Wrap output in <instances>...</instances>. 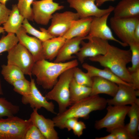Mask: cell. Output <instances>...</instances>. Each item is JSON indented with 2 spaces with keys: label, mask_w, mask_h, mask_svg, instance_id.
<instances>
[{
  "label": "cell",
  "mask_w": 139,
  "mask_h": 139,
  "mask_svg": "<svg viewBox=\"0 0 139 139\" xmlns=\"http://www.w3.org/2000/svg\"><path fill=\"white\" fill-rule=\"evenodd\" d=\"M82 67L87 71V73L91 77L95 76L100 77L117 84H124L132 85L122 80L108 68L105 67L103 69H101L86 63H83Z\"/></svg>",
  "instance_id": "23"
},
{
  "label": "cell",
  "mask_w": 139,
  "mask_h": 139,
  "mask_svg": "<svg viewBox=\"0 0 139 139\" xmlns=\"http://www.w3.org/2000/svg\"><path fill=\"white\" fill-rule=\"evenodd\" d=\"M34 0H19L17 5L20 14L24 19L33 21V14L31 5Z\"/></svg>",
  "instance_id": "31"
},
{
  "label": "cell",
  "mask_w": 139,
  "mask_h": 139,
  "mask_svg": "<svg viewBox=\"0 0 139 139\" xmlns=\"http://www.w3.org/2000/svg\"><path fill=\"white\" fill-rule=\"evenodd\" d=\"M96 0H67L70 7L76 10L80 19L100 17L113 11L114 7L111 5L106 9L99 8L95 4Z\"/></svg>",
  "instance_id": "11"
},
{
  "label": "cell",
  "mask_w": 139,
  "mask_h": 139,
  "mask_svg": "<svg viewBox=\"0 0 139 139\" xmlns=\"http://www.w3.org/2000/svg\"><path fill=\"white\" fill-rule=\"evenodd\" d=\"M24 139H46L38 128L32 124L27 131Z\"/></svg>",
  "instance_id": "36"
},
{
  "label": "cell",
  "mask_w": 139,
  "mask_h": 139,
  "mask_svg": "<svg viewBox=\"0 0 139 139\" xmlns=\"http://www.w3.org/2000/svg\"><path fill=\"white\" fill-rule=\"evenodd\" d=\"M107 104V99L98 95H90L73 104L63 112L57 114L52 119L55 127L64 129V123L67 119L71 118H86L91 112L103 110Z\"/></svg>",
  "instance_id": "3"
},
{
  "label": "cell",
  "mask_w": 139,
  "mask_h": 139,
  "mask_svg": "<svg viewBox=\"0 0 139 139\" xmlns=\"http://www.w3.org/2000/svg\"><path fill=\"white\" fill-rule=\"evenodd\" d=\"M32 124L29 118L24 120L14 116L0 119V139H24Z\"/></svg>",
  "instance_id": "5"
},
{
  "label": "cell",
  "mask_w": 139,
  "mask_h": 139,
  "mask_svg": "<svg viewBox=\"0 0 139 139\" xmlns=\"http://www.w3.org/2000/svg\"><path fill=\"white\" fill-rule=\"evenodd\" d=\"M73 68L63 73L56 84L45 96L47 100H53L57 102L58 106V113L63 112L72 105L70 86L73 78Z\"/></svg>",
  "instance_id": "4"
},
{
  "label": "cell",
  "mask_w": 139,
  "mask_h": 139,
  "mask_svg": "<svg viewBox=\"0 0 139 139\" xmlns=\"http://www.w3.org/2000/svg\"><path fill=\"white\" fill-rule=\"evenodd\" d=\"M31 91L30 93L26 96H22L21 102L24 105L29 104L33 109L38 110L43 108L48 111L57 114L55 112V106L52 102H48L45 97L44 96L37 87L34 79L31 78Z\"/></svg>",
  "instance_id": "15"
},
{
  "label": "cell",
  "mask_w": 139,
  "mask_h": 139,
  "mask_svg": "<svg viewBox=\"0 0 139 139\" xmlns=\"http://www.w3.org/2000/svg\"><path fill=\"white\" fill-rule=\"evenodd\" d=\"M11 12V10L7 8L5 5L0 2V25L6 21Z\"/></svg>",
  "instance_id": "37"
},
{
  "label": "cell",
  "mask_w": 139,
  "mask_h": 139,
  "mask_svg": "<svg viewBox=\"0 0 139 139\" xmlns=\"http://www.w3.org/2000/svg\"><path fill=\"white\" fill-rule=\"evenodd\" d=\"M78 118H71L67 119L65 121L63 125V128H66L68 131L72 130Z\"/></svg>",
  "instance_id": "40"
},
{
  "label": "cell",
  "mask_w": 139,
  "mask_h": 139,
  "mask_svg": "<svg viewBox=\"0 0 139 139\" xmlns=\"http://www.w3.org/2000/svg\"><path fill=\"white\" fill-rule=\"evenodd\" d=\"M93 17L80 18L73 21L69 30L63 37L66 39L76 37H85L89 33Z\"/></svg>",
  "instance_id": "20"
},
{
  "label": "cell",
  "mask_w": 139,
  "mask_h": 139,
  "mask_svg": "<svg viewBox=\"0 0 139 139\" xmlns=\"http://www.w3.org/2000/svg\"><path fill=\"white\" fill-rule=\"evenodd\" d=\"M131 53L132 65L127 68L129 73H132L139 69V44L134 42L129 45Z\"/></svg>",
  "instance_id": "34"
},
{
  "label": "cell",
  "mask_w": 139,
  "mask_h": 139,
  "mask_svg": "<svg viewBox=\"0 0 139 139\" xmlns=\"http://www.w3.org/2000/svg\"><path fill=\"white\" fill-rule=\"evenodd\" d=\"M54 0L34 1L32 4L33 20L38 24L47 25L51 19L53 14L57 11L63 9Z\"/></svg>",
  "instance_id": "10"
},
{
  "label": "cell",
  "mask_w": 139,
  "mask_h": 139,
  "mask_svg": "<svg viewBox=\"0 0 139 139\" xmlns=\"http://www.w3.org/2000/svg\"><path fill=\"white\" fill-rule=\"evenodd\" d=\"M85 39V37H76L66 39L65 43L59 51L54 62L56 63L64 62L75 57L73 56L79 51L80 46L82 40Z\"/></svg>",
  "instance_id": "18"
},
{
  "label": "cell",
  "mask_w": 139,
  "mask_h": 139,
  "mask_svg": "<svg viewBox=\"0 0 139 139\" xmlns=\"http://www.w3.org/2000/svg\"><path fill=\"white\" fill-rule=\"evenodd\" d=\"M78 64L76 59L68 62L56 63L43 59L35 63L31 73L32 75L36 77L38 85L44 89L51 90L63 73L77 66Z\"/></svg>",
  "instance_id": "2"
},
{
  "label": "cell",
  "mask_w": 139,
  "mask_h": 139,
  "mask_svg": "<svg viewBox=\"0 0 139 139\" xmlns=\"http://www.w3.org/2000/svg\"><path fill=\"white\" fill-rule=\"evenodd\" d=\"M111 13L106 14L100 17H93L90 30L85 39L95 37L108 40L114 41L123 47L128 45L116 38L113 35L112 31L107 24V21Z\"/></svg>",
  "instance_id": "13"
},
{
  "label": "cell",
  "mask_w": 139,
  "mask_h": 139,
  "mask_svg": "<svg viewBox=\"0 0 139 139\" xmlns=\"http://www.w3.org/2000/svg\"><path fill=\"white\" fill-rule=\"evenodd\" d=\"M13 90L22 95L26 96L30 93L31 91V83L25 78L17 80L12 84Z\"/></svg>",
  "instance_id": "33"
},
{
  "label": "cell",
  "mask_w": 139,
  "mask_h": 139,
  "mask_svg": "<svg viewBox=\"0 0 139 139\" xmlns=\"http://www.w3.org/2000/svg\"><path fill=\"white\" fill-rule=\"evenodd\" d=\"M87 39L88 41L86 42L82 41V47L75 54L81 64L83 63L86 57L105 54L109 45L107 40L97 37H92Z\"/></svg>",
  "instance_id": "12"
},
{
  "label": "cell",
  "mask_w": 139,
  "mask_h": 139,
  "mask_svg": "<svg viewBox=\"0 0 139 139\" xmlns=\"http://www.w3.org/2000/svg\"><path fill=\"white\" fill-rule=\"evenodd\" d=\"M79 19L77 13L71 11L55 13L53 15L47 31L54 37L63 36L70 28L72 22Z\"/></svg>",
  "instance_id": "9"
},
{
  "label": "cell",
  "mask_w": 139,
  "mask_h": 139,
  "mask_svg": "<svg viewBox=\"0 0 139 139\" xmlns=\"http://www.w3.org/2000/svg\"><path fill=\"white\" fill-rule=\"evenodd\" d=\"M66 39L63 36L53 38L42 42L44 58L51 61L55 59Z\"/></svg>",
  "instance_id": "22"
},
{
  "label": "cell",
  "mask_w": 139,
  "mask_h": 139,
  "mask_svg": "<svg viewBox=\"0 0 139 139\" xmlns=\"http://www.w3.org/2000/svg\"><path fill=\"white\" fill-rule=\"evenodd\" d=\"M22 26L27 33L34 36L42 42L54 37L49 34L47 30L44 28H40L41 31L35 29L31 25L26 19H24Z\"/></svg>",
  "instance_id": "28"
},
{
  "label": "cell",
  "mask_w": 139,
  "mask_h": 139,
  "mask_svg": "<svg viewBox=\"0 0 139 139\" xmlns=\"http://www.w3.org/2000/svg\"><path fill=\"white\" fill-rule=\"evenodd\" d=\"M110 134L106 136L101 137H97L96 139H116L114 135L112 133H110Z\"/></svg>",
  "instance_id": "42"
},
{
  "label": "cell",
  "mask_w": 139,
  "mask_h": 139,
  "mask_svg": "<svg viewBox=\"0 0 139 139\" xmlns=\"http://www.w3.org/2000/svg\"><path fill=\"white\" fill-rule=\"evenodd\" d=\"M8 0H0V2L2 4L5 5L6 2Z\"/></svg>",
  "instance_id": "45"
},
{
  "label": "cell",
  "mask_w": 139,
  "mask_h": 139,
  "mask_svg": "<svg viewBox=\"0 0 139 139\" xmlns=\"http://www.w3.org/2000/svg\"><path fill=\"white\" fill-rule=\"evenodd\" d=\"M19 110V106L13 104L5 98L0 97V119L15 116Z\"/></svg>",
  "instance_id": "29"
},
{
  "label": "cell",
  "mask_w": 139,
  "mask_h": 139,
  "mask_svg": "<svg viewBox=\"0 0 139 139\" xmlns=\"http://www.w3.org/2000/svg\"><path fill=\"white\" fill-rule=\"evenodd\" d=\"M131 105L127 114L130 118L129 122L125 127L132 139H138L139 138V105L134 103Z\"/></svg>",
  "instance_id": "25"
},
{
  "label": "cell",
  "mask_w": 139,
  "mask_h": 139,
  "mask_svg": "<svg viewBox=\"0 0 139 139\" xmlns=\"http://www.w3.org/2000/svg\"><path fill=\"white\" fill-rule=\"evenodd\" d=\"M139 17L126 18L111 17L110 19L111 28L121 41L129 46L134 42L133 33Z\"/></svg>",
  "instance_id": "8"
},
{
  "label": "cell",
  "mask_w": 139,
  "mask_h": 139,
  "mask_svg": "<svg viewBox=\"0 0 139 139\" xmlns=\"http://www.w3.org/2000/svg\"><path fill=\"white\" fill-rule=\"evenodd\" d=\"M118 89L112 98L107 99L108 105L124 106L135 103L139 105V91L136 90L131 84H119Z\"/></svg>",
  "instance_id": "14"
},
{
  "label": "cell",
  "mask_w": 139,
  "mask_h": 139,
  "mask_svg": "<svg viewBox=\"0 0 139 139\" xmlns=\"http://www.w3.org/2000/svg\"><path fill=\"white\" fill-rule=\"evenodd\" d=\"M38 110L34 109L30 119L33 124L39 129L46 139H58L57 132L55 129V125L52 119L45 118L38 114Z\"/></svg>",
  "instance_id": "17"
},
{
  "label": "cell",
  "mask_w": 139,
  "mask_h": 139,
  "mask_svg": "<svg viewBox=\"0 0 139 139\" xmlns=\"http://www.w3.org/2000/svg\"><path fill=\"white\" fill-rule=\"evenodd\" d=\"M8 52L7 64L17 67L24 75L31 78L32 70L35 62L28 50L19 42Z\"/></svg>",
  "instance_id": "6"
},
{
  "label": "cell",
  "mask_w": 139,
  "mask_h": 139,
  "mask_svg": "<svg viewBox=\"0 0 139 139\" xmlns=\"http://www.w3.org/2000/svg\"><path fill=\"white\" fill-rule=\"evenodd\" d=\"M5 31L3 27L0 26V34L4 33Z\"/></svg>",
  "instance_id": "46"
},
{
  "label": "cell",
  "mask_w": 139,
  "mask_h": 139,
  "mask_svg": "<svg viewBox=\"0 0 139 139\" xmlns=\"http://www.w3.org/2000/svg\"><path fill=\"white\" fill-rule=\"evenodd\" d=\"M18 42V40L15 34L8 33L6 36L2 37L0 40V54L4 52H8Z\"/></svg>",
  "instance_id": "32"
},
{
  "label": "cell",
  "mask_w": 139,
  "mask_h": 139,
  "mask_svg": "<svg viewBox=\"0 0 139 139\" xmlns=\"http://www.w3.org/2000/svg\"><path fill=\"white\" fill-rule=\"evenodd\" d=\"M11 13L6 21L3 24L5 31L15 34L22 26L24 18L20 14L16 4L12 5Z\"/></svg>",
  "instance_id": "24"
},
{
  "label": "cell",
  "mask_w": 139,
  "mask_h": 139,
  "mask_svg": "<svg viewBox=\"0 0 139 139\" xmlns=\"http://www.w3.org/2000/svg\"><path fill=\"white\" fill-rule=\"evenodd\" d=\"M1 67L2 74L5 80L11 85L17 80L25 78L23 72L16 66L3 64Z\"/></svg>",
  "instance_id": "27"
},
{
  "label": "cell",
  "mask_w": 139,
  "mask_h": 139,
  "mask_svg": "<svg viewBox=\"0 0 139 139\" xmlns=\"http://www.w3.org/2000/svg\"><path fill=\"white\" fill-rule=\"evenodd\" d=\"M92 83L91 96L105 94L113 97L118 89V84L103 78L97 76L92 77Z\"/></svg>",
  "instance_id": "21"
},
{
  "label": "cell",
  "mask_w": 139,
  "mask_h": 139,
  "mask_svg": "<svg viewBox=\"0 0 139 139\" xmlns=\"http://www.w3.org/2000/svg\"><path fill=\"white\" fill-rule=\"evenodd\" d=\"M134 42L139 44V18L138 19L135 26L133 33Z\"/></svg>",
  "instance_id": "41"
},
{
  "label": "cell",
  "mask_w": 139,
  "mask_h": 139,
  "mask_svg": "<svg viewBox=\"0 0 139 139\" xmlns=\"http://www.w3.org/2000/svg\"><path fill=\"white\" fill-rule=\"evenodd\" d=\"M15 34L19 42L30 52L35 62L44 59L42 42L41 40L35 37H30L28 35L25 29L22 26Z\"/></svg>",
  "instance_id": "16"
},
{
  "label": "cell",
  "mask_w": 139,
  "mask_h": 139,
  "mask_svg": "<svg viewBox=\"0 0 139 139\" xmlns=\"http://www.w3.org/2000/svg\"><path fill=\"white\" fill-rule=\"evenodd\" d=\"M70 101L72 105L90 96L91 88V87L78 84L73 77L70 84Z\"/></svg>",
  "instance_id": "26"
},
{
  "label": "cell",
  "mask_w": 139,
  "mask_h": 139,
  "mask_svg": "<svg viewBox=\"0 0 139 139\" xmlns=\"http://www.w3.org/2000/svg\"><path fill=\"white\" fill-rule=\"evenodd\" d=\"M131 55L130 49H122L109 44L105 54L89 59L92 62L99 63L104 67L109 68L122 80L132 84L130 74L126 66L131 62Z\"/></svg>",
  "instance_id": "1"
},
{
  "label": "cell",
  "mask_w": 139,
  "mask_h": 139,
  "mask_svg": "<svg viewBox=\"0 0 139 139\" xmlns=\"http://www.w3.org/2000/svg\"><path fill=\"white\" fill-rule=\"evenodd\" d=\"M3 93L2 88L1 81L0 79V95H3Z\"/></svg>",
  "instance_id": "44"
},
{
  "label": "cell",
  "mask_w": 139,
  "mask_h": 139,
  "mask_svg": "<svg viewBox=\"0 0 139 139\" xmlns=\"http://www.w3.org/2000/svg\"><path fill=\"white\" fill-rule=\"evenodd\" d=\"M73 77L78 84L91 87L92 85V77L81 69L76 67L73 68Z\"/></svg>",
  "instance_id": "30"
},
{
  "label": "cell",
  "mask_w": 139,
  "mask_h": 139,
  "mask_svg": "<svg viewBox=\"0 0 139 139\" xmlns=\"http://www.w3.org/2000/svg\"><path fill=\"white\" fill-rule=\"evenodd\" d=\"M115 0H96V5L97 6H100L105 2L109 1H114Z\"/></svg>",
  "instance_id": "43"
},
{
  "label": "cell",
  "mask_w": 139,
  "mask_h": 139,
  "mask_svg": "<svg viewBox=\"0 0 139 139\" xmlns=\"http://www.w3.org/2000/svg\"><path fill=\"white\" fill-rule=\"evenodd\" d=\"M132 86L136 90L139 89V69L130 73Z\"/></svg>",
  "instance_id": "39"
},
{
  "label": "cell",
  "mask_w": 139,
  "mask_h": 139,
  "mask_svg": "<svg viewBox=\"0 0 139 139\" xmlns=\"http://www.w3.org/2000/svg\"><path fill=\"white\" fill-rule=\"evenodd\" d=\"M107 131L110 133H113L116 139H132L125 126L116 127Z\"/></svg>",
  "instance_id": "35"
},
{
  "label": "cell",
  "mask_w": 139,
  "mask_h": 139,
  "mask_svg": "<svg viewBox=\"0 0 139 139\" xmlns=\"http://www.w3.org/2000/svg\"><path fill=\"white\" fill-rule=\"evenodd\" d=\"M130 106L109 105L106 114L102 118L95 121L94 127L97 130L106 128L107 131L124 126L125 120Z\"/></svg>",
  "instance_id": "7"
},
{
  "label": "cell",
  "mask_w": 139,
  "mask_h": 139,
  "mask_svg": "<svg viewBox=\"0 0 139 139\" xmlns=\"http://www.w3.org/2000/svg\"><path fill=\"white\" fill-rule=\"evenodd\" d=\"M113 11V17L116 18L139 17V0H122Z\"/></svg>",
  "instance_id": "19"
},
{
  "label": "cell",
  "mask_w": 139,
  "mask_h": 139,
  "mask_svg": "<svg viewBox=\"0 0 139 139\" xmlns=\"http://www.w3.org/2000/svg\"><path fill=\"white\" fill-rule=\"evenodd\" d=\"M86 128V125L83 122L78 121L72 130L74 134L79 137L82 134L83 130Z\"/></svg>",
  "instance_id": "38"
}]
</instances>
